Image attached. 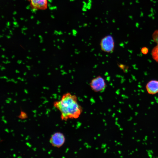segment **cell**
Segmentation results:
<instances>
[{"instance_id": "1", "label": "cell", "mask_w": 158, "mask_h": 158, "mask_svg": "<svg viewBox=\"0 0 158 158\" xmlns=\"http://www.w3.org/2000/svg\"><path fill=\"white\" fill-rule=\"evenodd\" d=\"M54 107L61 113L62 120L76 119L83 111V109L78 102L77 97L70 93L63 95L61 100L54 102Z\"/></svg>"}, {"instance_id": "2", "label": "cell", "mask_w": 158, "mask_h": 158, "mask_svg": "<svg viewBox=\"0 0 158 158\" xmlns=\"http://www.w3.org/2000/svg\"><path fill=\"white\" fill-rule=\"evenodd\" d=\"M100 46L101 50L104 52H112L115 47V42L113 37L111 35L105 36L101 40Z\"/></svg>"}, {"instance_id": "3", "label": "cell", "mask_w": 158, "mask_h": 158, "mask_svg": "<svg viewBox=\"0 0 158 158\" xmlns=\"http://www.w3.org/2000/svg\"><path fill=\"white\" fill-rule=\"evenodd\" d=\"M90 86L93 91L98 92L104 90L106 83L104 78L101 76H97L92 79L90 83Z\"/></svg>"}, {"instance_id": "4", "label": "cell", "mask_w": 158, "mask_h": 158, "mask_svg": "<svg viewBox=\"0 0 158 158\" xmlns=\"http://www.w3.org/2000/svg\"><path fill=\"white\" fill-rule=\"evenodd\" d=\"M65 138L62 133L57 132L52 135L50 139V142L54 147L59 148L64 144Z\"/></svg>"}, {"instance_id": "5", "label": "cell", "mask_w": 158, "mask_h": 158, "mask_svg": "<svg viewBox=\"0 0 158 158\" xmlns=\"http://www.w3.org/2000/svg\"><path fill=\"white\" fill-rule=\"evenodd\" d=\"M145 88L149 94L154 95L158 93V80H152L146 84Z\"/></svg>"}, {"instance_id": "6", "label": "cell", "mask_w": 158, "mask_h": 158, "mask_svg": "<svg viewBox=\"0 0 158 158\" xmlns=\"http://www.w3.org/2000/svg\"><path fill=\"white\" fill-rule=\"evenodd\" d=\"M30 4L33 9L44 10L47 8V0H30Z\"/></svg>"}, {"instance_id": "7", "label": "cell", "mask_w": 158, "mask_h": 158, "mask_svg": "<svg viewBox=\"0 0 158 158\" xmlns=\"http://www.w3.org/2000/svg\"><path fill=\"white\" fill-rule=\"evenodd\" d=\"M151 54L153 59L158 63V44L152 49Z\"/></svg>"}, {"instance_id": "8", "label": "cell", "mask_w": 158, "mask_h": 158, "mask_svg": "<svg viewBox=\"0 0 158 158\" xmlns=\"http://www.w3.org/2000/svg\"><path fill=\"white\" fill-rule=\"evenodd\" d=\"M152 38L154 41L158 44V30H155L152 35Z\"/></svg>"}, {"instance_id": "9", "label": "cell", "mask_w": 158, "mask_h": 158, "mask_svg": "<svg viewBox=\"0 0 158 158\" xmlns=\"http://www.w3.org/2000/svg\"><path fill=\"white\" fill-rule=\"evenodd\" d=\"M27 117L26 114L24 112L21 111L19 116V117L21 119H24Z\"/></svg>"}, {"instance_id": "10", "label": "cell", "mask_w": 158, "mask_h": 158, "mask_svg": "<svg viewBox=\"0 0 158 158\" xmlns=\"http://www.w3.org/2000/svg\"><path fill=\"white\" fill-rule=\"evenodd\" d=\"M148 50L147 48L146 47H143L141 49L142 53L144 54H146L148 52Z\"/></svg>"}]
</instances>
